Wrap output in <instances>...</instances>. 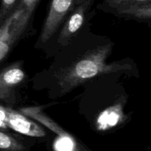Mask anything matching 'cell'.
I'll return each instance as SVG.
<instances>
[{
    "label": "cell",
    "mask_w": 151,
    "mask_h": 151,
    "mask_svg": "<svg viewBox=\"0 0 151 151\" xmlns=\"http://www.w3.org/2000/svg\"><path fill=\"white\" fill-rule=\"evenodd\" d=\"M111 49L110 44L97 47L65 69L58 76L61 93L68 92L98 75L128 69L129 65L114 63L108 64L106 60L111 52Z\"/></svg>",
    "instance_id": "obj_1"
},
{
    "label": "cell",
    "mask_w": 151,
    "mask_h": 151,
    "mask_svg": "<svg viewBox=\"0 0 151 151\" xmlns=\"http://www.w3.org/2000/svg\"><path fill=\"white\" fill-rule=\"evenodd\" d=\"M32 14V13L16 5V8L0 24V64L24 32Z\"/></svg>",
    "instance_id": "obj_2"
},
{
    "label": "cell",
    "mask_w": 151,
    "mask_h": 151,
    "mask_svg": "<svg viewBox=\"0 0 151 151\" xmlns=\"http://www.w3.org/2000/svg\"><path fill=\"white\" fill-rule=\"evenodd\" d=\"M75 5L76 0H52L50 10L40 38L42 42L47 41L54 35L63 19Z\"/></svg>",
    "instance_id": "obj_3"
},
{
    "label": "cell",
    "mask_w": 151,
    "mask_h": 151,
    "mask_svg": "<svg viewBox=\"0 0 151 151\" xmlns=\"http://www.w3.org/2000/svg\"><path fill=\"white\" fill-rule=\"evenodd\" d=\"M92 2L93 0H83L71 10L70 15L59 34L58 43L64 45L76 35L83 26L86 15Z\"/></svg>",
    "instance_id": "obj_4"
},
{
    "label": "cell",
    "mask_w": 151,
    "mask_h": 151,
    "mask_svg": "<svg viewBox=\"0 0 151 151\" xmlns=\"http://www.w3.org/2000/svg\"><path fill=\"white\" fill-rule=\"evenodd\" d=\"M6 124L8 128L28 137L41 138L46 136V131L38 124L29 119L23 114L7 107Z\"/></svg>",
    "instance_id": "obj_5"
},
{
    "label": "cell",
    "mask_w": 151,
    "mask_h": 151,
    "mask_svg": "<svg viewBox=\"0 0 151 151\" xmlns=\"http://www.w3.org/2000/svg\"><path fill=\"white\" fill-rule=\"evenodd\" d=\"M25 78V73L19 63L12 64L0 71V101L9 102L13 91Z\"/></svg>",
    "instance_id": "obj_6"
},
{
    "label": "cell",
    "mask_w": 151,
    "mask_h": 151,
    "mask_svg": "<svg viewBox=\"0 0 151 151\" xmlns=\"http://www.w3.org/2000/svg\"><path fill=\"white\" fill-rule=\"evenodd\" d=\"M116 14L122 17L138 20H150L151 16V1L139 2L115 9Z\"/></svg>",
    "instance_id": "obj_7"
},
{
    "label": "cell",
    "mask_w": 151,
    "mask_h": 151,
    "mask_svg": "<svg viewBox=\"0 0 151 151\" xmlns=\"http://www.w3.org/2000/svg\"><path fill=\"white\" fill-rule=\"evenodd\" d=\"M122 111L120 107L109 108L105 111L97 119V129L100 131H106L114 127L120 122Z\"/></svg>",
    "instance_id": "obj_8"
},
{
    "label": "cell",
    "mask_w": 151,
    "mask_h": 151,
    "mask_svg": "<svg viewBox=\"0 0 151 151\" xmlns=\"http://www.w3.org/2000/svg\"><path fill=\"white\" fill-rule=\"evenodd\" d=\"M29 150L22 142L0 130V151H27Z\"/></svg>",
    "instance_id": "obj_9"
},
{
    "label": "cell",
    "mask_w": 151,
    "mask_h": 151,
    "mask_svg": "<svg viewBox=\"0 0 151 151\" xmlns=\"http://www.w3.org/2000/svg\"><path fill=\"white\" fill-rule=\"evenodd\" d=\"M0 24L16 8L19 0H0Z\"/></svg>",
    "instance_id": "obj_10"
},
{
    "label": "cell",
    "mask_w": 151,
    "mask_h": 151,
    "mask_svg": "<svg viewBox=\"0 0 151 151\" xmlns=\"http://www.w3.org/2000/svg\"><path fill=\"white\" fill-rule=\"evenodd\" d=\"M150 1L151 0H105L106 4L114 10L119 8V7H124V6L129 5V4H135V3L146 2V1Z\"/></svg>",
    "instance_id": "obj_11"
},
{
    "label": "cell",
    "mask_w": 151,
    "mask_h": 151,
    "mask_svg": "<svg viewBox=\"0 0 151 151\" xmlns=\"http://www.w3.org/2000/svg\"><path fill=\"white\" fill-rule=\"evenodd\" d=\"M39 0H19L17 5L22 7L27 12L33 13Z\"/></svg>",
    "instance_id": "obj_12"
},
{
    "label": "cell",
    "mask_w": 151,
    "mask_h": 151,
    "mask_svg": "<svg viewBox=\"0 0 151 151\" xmlns=\"http://www.w3.org/2000/svg\"><path fill=\"white\" fill-rule=\"evenodd\" d=\"M7 128L6 124V107L0 105V130L6 131Z\"/></svg>",
    "instance_id": "obj_13"
},
{
    "label": "cell",
    "mask_w": 151,
    "mask_h": 151,
    "mask_svg": "<svg viewBox=\"0 0 151 151\" xmlns=\"http://www.w3.org/2000/svg\"><path fill=\"white\" fill-rule=\"evenodd\" d=\"M83 0H76V4H79L80 2H81V1H82Z\"/></svg>",
    "instance_id": "obj_14"
},
{
    "label": "cell",
    "mask_w": 151,
    "mask_h": 151,
    "mask_svg": "<svg viewBox=\"0 0 151 151\" xmlns=\"http://www.w3.org/2000/svg\"><path fill=\"white\" fill-rule=\"evenodd\" d=\"M73 151H76V150H73Z\"/></svg>",
    "instance_id": "obj_15"
}]
</instances>
